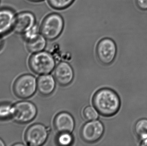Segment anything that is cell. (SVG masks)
<instances>
[{
	"instance_id": "obj_1",
	"label": "cell",
	"mask_w": 147,
	"mask_h": 146,
	"mask_svg": "<svg viewBox=\"0 0 147 146\" xmlns=\"http://www.w3.org/2000/svg\"><path fill=\"white\" fill-rule=\"evenodd\" d=\"M92 104L100 115L110 117L115 115L119 111L121 100L115 92L109 88H103L95 93Z\"/></svg>"
},
{
	"instance_id": "obj_2",
	"label": "cell",
	"mask_w": 147,
	"mask_h": 146,
	"mask_svg": "<svg viewBox=\"0 0 147 146\" xmlns=\"http://www.w3.org/2000/svg\"><path fill=\"white\" fill-rule=\"evenodd\" d=\"M31 70L38 75H47L54 69L55 61L53 56L46 51L34 53L29 58Z\"/></svg>"
},
{
	"instance_id": "obj_3",
	"label": "cell",
	"mask_w": 147,
	"mask_h": 146,
	"mask_svg": "<svg viewBox=\"0 0 147 146\" xmlns=\"http://www.w3.org/2000/svg\"><path fill=\"white\" fill-rule=\"evenodd\" d=\"M37 114L36 106L29 101H20L12 107L11 117L19 123L30 122L36 117Z\"/></svg>"
},
{
	"instance_id": "obj_4",
	"label": "cell",
	"mask_w": 147,
	"mask_h": 146,
	"mask_svg": "<svg viewBox=\"0 0 147 146\" xmlns=\"http://www.w3.org/2000/svg\"><path fill=\"white\" fill-rule=\"evenodd\" d=\"M64 21L59 15L53 13L48 15L43 21L40 32L47 39L53 40L57 38L63 31Z\"/></svg>"
},
{
	"instance_id": "obj_5",
	"label": "cell",
	"mask_w": 147,
	"mask_h": 146,
	"mask_svg": "<svg viewBox=\"0 0 147 146\" xmlns=\"http://www.w3.org/2000/svg\"><path fill=\"white\" fill-rule=\"evenodd\" d=\"M37 88L35 77L29 74L20 76L15 81L13 86L15 94L21 99L31 97L35 93Z\"/></svg>"
},
{
	"instance_id": "obj_6",
	"label": "cell",
	"mask_w": 147,
	"mask_h": 146,
	"mask_svg": "<svg viewBox=\"0 0 147 146\" xmlns=\"http://www.w3.org/2000/svg\"><path fill=\"white\" fill-rule=\"evenodd\" d=\"M117 48L115 42L109 38L100 40L96 48V55L99 61L105 65L113 62L116 56Z\"/></svg>"
},
{
	"instance_id": "obj_7",
	"label": "cell",
	"mask_w": 147,
	"mask_h": 146,
	"mask_svg": "<svg viewBox=\"0 0 147 146\" xmlns=\"http://www.w3.org/2000/svg\"><path fill=\"white\" fill-rule=\"evenodd\" d=\"M48 136L47 127L40 123H35L31 125L26 131L25 141L29 146H41L46 141Z\"/></svg>"
},
{
	"instance_id": "obj_8",
	"label": "cell",
	"mask_w": 147,
	"mask_h": 146,
	"mask_svg": "<svg viewBox=\"0 0 147 146\" xmlns=\"http://www.w3.org/2000/svg\"><path fill=\"white\" fill-rule=\"evenodd\" d=\"M104 132L102 123L99 121H90L81 129L80 135L83 140L87 143H93L99 140Z\"/></svg>"
},
{
	"instance_id": "obj_9",
	"label": "cell",
	"mask_w": 147,
	"mask_h": 146,
	"mask_svg": "<svg viewBox=\"0 0 147 146\" xmlns=\"http://www.w3.org/2000/svg\"><path fill=\"white\" fill-rule=\"evenodd\" d=\"M35 21V17L32 13H20L16 16L13 29L17 33L24 34L34 26Z\"/></svg>"
},
{
	"instance_id": "obj_10",
	"label": "cell",
	"mask_w": 147,
	"mask_h": 146,
	"mask_svg": "<svg viewBox=\"0 0 147 146\" xmlns=\"http://www.w3.org/2000/svg\"><path fill=\"white\" fill-rule=\"evenodd\" d=\"M54 76L56 81L59 85L65 86L72 82L74 74L71 66L67 63L62 62L56 67Z\"/></svg>"
},
{
	"instance_id": "obj_11",
	"label": "cell",
	"mask_w": 147,
	"mask_h": 146,
	"mask_svg": "<svg viewBox=\"0 0 147 146\" xmlns=\"http://www.w3.org/2000/svg\"><path fill=\"white\" fill-rule=\"evenodd\" d=\"M74 125L75 123L73 117L67 112H61L58 114L53 121L54 129L59 133H71L74 129Z\"/></svg>"
},
{
	"instance_id": "obj_12",
	"label": "cell",
	"mask_w": 147,
	"mask_h": 146,
	"mask_svg": "<svg viewBox=\"0 0 147 146\" xmlns=\"http://www.w3.org/2000/svg\"><path fill=\"white\" fill-rule=\"evenodd\" d=\"M16 16L11 9L0 10V35H4L13 29Z\"/></svg>"
},
{
	"instance_id": "obj_13",
	"label": "cell",
	"mask_w": 147,
	"mask_h": 146,
	"mask_svg": "<svg viewBox=\"0 0 147 146\" xmlns=\"http://www.w3.org/2000/svg\"><path fill=\"white\" fill-rule=\"evenodd\" d=\"M55 87V80L52 75H44L38 79L37 88L41 95L45 96L51 95L54 91Z\"/></svg>"
},
{
	"instance_id": "obj_14",
	"label": "cell",
	"mask_w": 147,
	"mask_h": 146,
	"mask_svg": "<svg viewBox=\"0 0 147 146\" xmlns=\"http://www.w3.org/2000/svg\"><path fill=\"white\" fill-rule=\"evenodd\" d=\"M45 38L41 34L38 33L34 37L27 40L26 46L28 49L33 53L42 51L46 45Z\"/></svg>"
},
{
	"instance_id": "obj_15",
	"label": "cell",
	"mask_w": 147,
	"mask_h": 146,
	"mask_svg": "<svg viewBox=\"0 0 147 146\" xmlns=\"http://www.w3.org/2000/svg\"><path fill=\"white\" fill-rule=\"evenodd\" d=\"M135 133L142 141L147 139V119L137 121L134 126Z\"/></svg>"
},
{
	"instance_id": "obj_16",
	"label": "cell",
	"mask_w": 147,
	"mask_h": 146,
	"mask_svg": "<svg viewBox=\"0 0 147 146\" xmlns=\"http://www.w3.org/2000/svg\"><path fill=\"white\" fill-rule=\"evenodd\" d=\"M98 112L95 108L92 106H88L84 109L83 114L85 119L90 121L97 119L98 117Z\"/></svg>"
},
{
	"instance_id": "obj_17",
	"label": "cell",
	"mask_w": 147,
	"mask_h": 146,
	"mask_svg": "<svg viewBox=\"0 0 147 146\" xmlns=\"http://www.w3.org/2000/svg\"><path fill=\"white\" fill-rule=\"evenodd\" d=\"M50 5L56 9H63L69 7L74 0H48Z\"/></svg>"
},
{
	"instance_id": "obj_18",
	"label": "cell",
	"mask_w": 147,
	"mask_h": 146,
	"mask_svg": "<svg viewBox=\"0 0 147 146\" xmlns=\"http://www.w3.org/2000/svg\"><path fill=\"white\" fill-rule=\"evenodd\" d=\"M12 107L7 103L0 104V120H6L11 117Z\"/></svg>"
},
{
	"instance_id": "obj_19",
	"label": "cell",
	"mask_w": 147,
	"mask_h": 146,
	"mask_svg": "<svg viewBox=\"0 0 147 146\" xmlns=\"http://www.w3.org/2000/svg\"><path fill=\"white\" fill-rule=\"evenodd\" d=\"M57 137L58 144L60 145L68 146L71 145L73 142V137L70 133H59Z\"/></svg>"
},
{
	"instance_id": "obj_20",
	"label": "cell",
	"mask_w": 147,
	"mask_h": 146,
	"mask_svg": "<svg viewBox=\"0 0 147 146\" xmlns=\"http://www.w3.org/2000/svg\"><path fill=\"white\" fill-rule=\"evenodd\" d=\"M38 34V28L37 26L34 25V26L31 28V29L28 31L24 33V35L25 36L26 40L29 39L31 38L34 37L35 35Z\"/></svg>"
},
{
	"instance_id": "obj_21",
	"label": "cell",
	"mask_w": 147,
	"mask_h": 146,
	"mask_svg": "<svg viewBox=\"0 0 147 146\" xmlns=\"http://www.w3.org/2000/svg\"><path fill=\"white\" fill-rule=\"evenodd\" d=\"M138 7L142 10H147V0H136Z\"/></svg>"
},
{
	"instance_id": "obj_22",
	"label": "cell",
	"mask_w": 147,
	"mask_h": 146,
	"mask_svg": "<svg viewBox=\"0 0 147 146\" xmlns=\"http://www.w3.org/2000/svg\"><path fill=\"white\" fill-rule=\"evenodd\" d=\"M140 145L147 146V139L142 141L141 144H140Z\"/></svg>"
},
{
	"instance_id": "obj_23",
	"label": "cell",
	"mask_w": 147,
	"mask_h": 146,
	"mask_svg": "<svg viewBox=\"0 0 147 146\" xmlns=\"http://www.w3.org/2000/svg\"><path fill=\"white\" fill-rule=\"evenodd\" d=\"M5 146V144L4 142L1 139H0V146Z\"/></svg>"
},
{
	"instance_id": "obj_24",
	"label": "cell",
	"mask_w": 147,
	"mask_h": 146,
	"mask_svg": "<svg viewBox=\"0 0 147 146\" xmlns=\"http://www.w3.org/2000/svg\"><path fill=\"white\" fill-rule=\"evenodd\" d=\"M28 1H30L34 2H36L40 1H43V0H28Z\"/></svg>"
},
{
	"instance_id": "obj_25",
	"label": "cell",
	"mask_w": 147,
	"mask_h": 146,
	"mask_svg": "<svg viewBox=\"0 0 147 146\" xmlns=\"http://www.w3.org/2000/svg\"><path fill=\"white\" fill-rule=\"evenodd\" d=\"M1 40L0 39V47H1Z\"/></svg>"
}]
</instances>
